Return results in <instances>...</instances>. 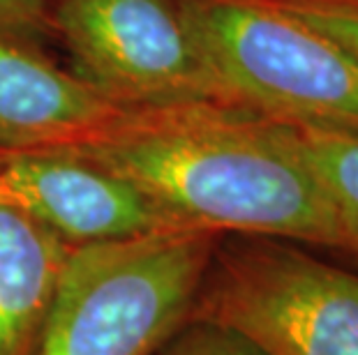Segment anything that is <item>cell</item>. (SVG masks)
I'll return each mask as SVG.
<instances>
[{
	"label": "cell",
	"instance_id": "6",
	"mask_svg": "<svg viewBox=\"0 0 358 355\" xmlns=\"http://www.w3.org/2000/svg\"><path fill=\"white\" fill-rule=\"evenodd\" d=\"M0 203L24 210L72 249L176 229L134 185L70 148L0 155Z\"/></svg>",
	"mask_w": 358,
	"mask_h": 355
},
{
	"label": "cell",
	"instance_id": "7",
	"mask_svg": "<svg viewBox=\"0 0 358 355\" xmlns=\"http://www.w3.org/2000/svg\"><path fill=\"white\" fill-rule=\"evenodd\" d=\"M118 111L33 40L0 30V155L77 146Z\"/></svg>",
	"mask_w": 358,
	"mask_h": 355
},
{
	"label": "cell",
	"instance_id": "12",
	"mask_svg": "<svg viewBox=\"0 0 358 355\" xmlns=\"http://www.w3.org/2000/svg\"><path fill=\"white\" fill-rule=\"evenodd\" d=\"M53 0H0V30L26 40L51 35Z\"/></svg>",
	"mask_w": 358,
	"mask_h": 355
},
{
	"label": "cell",
	"instance_id": "10",
	"mask_svg": "<svg viewBox=\"0 0 358 355\" xmlns=\"http://www.w3.org/2000/svg\"><path fill=\"white\" fill-rule=\"evenodd\" d=\"M358 58V0H273Z\"/></svg>",
	"mask_w": 358,
	"mask_h": 355
},
{
	"label": "cell",
	"instance_id": "11",
	"mask_svg": "<svg viewBox=\"0 0 358 355\" xmlns=\"http://www.w3.org/2000/svg\"><path fill=\"white\" fill-rule=\"evenodd\" d=\"M155 355H266L248 337L208 321H187Z\"/></svg>",
	"mask_w": 358,
	"mask_h": 355
},
{
	"label": "cell",
	"instance_id": "5",
	"mask_svg": "<svg viewBox=\"0 0 358 355\" xmlns=\"http://www.w3.org/2000/svg\"><path fill=\"white\" fill-rule=\"evenodd\" d=\"M51 35L74 74L120 109L224 104L180 0H53Z\"/></svg>",
	"mask_w": 358,
	"mask_h": 355
},
{
	"label": "cell",
	"instance_id": "1",
	"mask_svg": "<svg viewBox=\"0 0 358 355\" xmlns=\"http://www.w3.org/2000/svg\"><path fill=\"white\" fill-rule=\"evenodd\" d=\"M67 148L134 185L176 229L342 254L331 203L278 120L217 102L120 109Z\"/></svg>",
	"mask_w": 358,
	"mask_h": 355
},
{
	"label": "cell",
	"instance_id": "4",
	"mask_svg": "<svg viewBox=\"0 0 358 355\" xmlns=\"http://www.w3.org/2000/svg\"><path fill=\"white\" fill-rule=\"evenodd\" d=\"M189 321L236 330L266 355H358V273L292 240L224 233Z\"/></svg>",
	"mask_w": 358,
	"mask_h": 355
},
{
	"label": "cell",
	"instance_id": "3",
	"mask_svg": "<svg viewBox=\"0 0 358 355\" xmlns=\"http://www.w3.org/2000/svg\"><path fill=\"white\" fill-rule=\"evenodd\" d=\"M220 100L289 125L358 130V58L273 0H180Z\"/></svg>",
	"mask_w": 358,
	"mask_h": 355
},
{
	"label": "cell",
	"instance_id": "8",
	"mask_svg": "<svg viewBox=\"0 0 358 355\" xmlns=\"http://www.w3.org/2000/svg\"><path fill=\"white\" fill-rule=\"evenodd\" d=\"M72 247L0 203V355H33Z\"/></svg>",
	"mask_w": 358,
	"mask_h": 355
},
{
	"label": "cell",
	"instance_id": "9",
	"mask_svg": "<svg viewBox=\"0 0 358 355\" xmlns=\"http://www.w3.org/2000/svg\"><path fill=\"white\" fill-rule=\"evenodd\" d=\"M282 125L331 203L340 226L342 254L358 261V130L331 125Z\"/></svg>",
	"mask_w": 358,
	"mask_h": 355
},
{
	"label": "cell",
	"instance_id": "2",
	"mask_svg": "<svg viewBox=\"0 0 358 355\" xmlns=\"http://www.w3.org/2000/svg\"><path fill=\"white\" fill-rule=\"evenodd\" d=\"M217 238L164 229L74 247L33 355H155L189 321Z\"/></svg>",
	"mask_w": 358,
	"mask_h": 355
}]
</instances>
